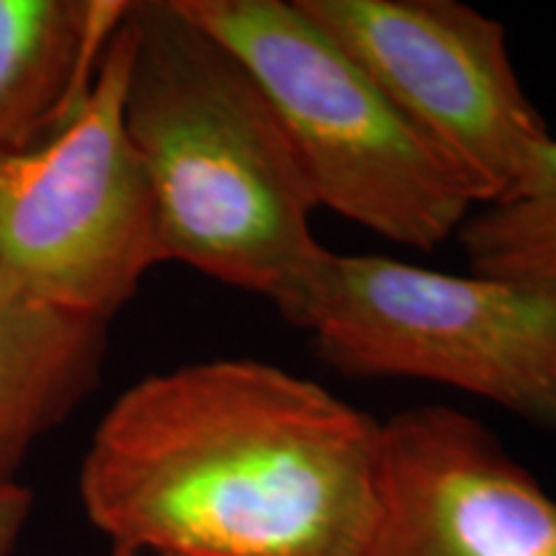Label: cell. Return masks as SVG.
<instances>
[{
    "mask_svg": "<svg viewBox=\"0 0 556 556\" xmlns=\"http://www.w3.org/2000/svg\"><path fill=\"white\" fill-rule=\"evenodd\" d=\"M381 420L258 358L197 361L124 389L78 492L109 548L144 556H356Z\"/></svg>",
    "mask_w": 556,
    "mask_h": 556,
    "instance_id": "6da1fadb",
    "label": "cell"
},
{
    "mask_svg": "<svg viewBox=\"0 0 556 556\" xmlns=\"http://www.w3.org/2000/svg\"><path fill=\"white\" fill-rule=\"evenodd\" d=\"M124 124L148 176L165 263L287 319L328 253L315 189L268 96L176 0L129 3Z\"/></svg>",
    "mask_w": 556,
    "mask_h": 556,
    "instance_id": "7a4b0ae2",
    "label": "cell"
},
{
    "mask_svg": "<svg viewBox=\"0 0 556 556\" xmlns=\"http://www.w3.org/2000/svg\"><path fill=\"white\" fill-rule=\"evenodd\" d=\"M242 62L287 127L319 208L433 253L477 208L462 176L296 0H176Z\"/></svg>",
    "mask_w": 556,
    "mask_h": 556,
    "instance_id": "3957f363",
    "label": "cell"
},
{
    "mask_svg": "<svg viewBox=\"0 0 556 556\" xmlns=\"http://www.w3.org/2000/svg\"><path fill=\"white\" fill-rule=\"evenodd\" d=\"M291 328L351 379L422 381L556 430V296L482 274L371 253H328Z\"/></svg>",
    "mask_w": 556,
    "mask_h": 556,
    "instance_id": "277c9868",
    "label": "cell"
},
{
    "mask_svg": "<svg viewBox=\"0 0 556 556\" xmlns=\"http://www.w3.org/2000/svg\"><path fill=\"white\" fill-rule=\"evenodd\" d=\"M127 67L124 13L60 127L0 157V294L111 323L165 263L148 176L124 124Z\"/></svg>",
    "mask_w": 556,
    "mask_h": 556,
    "instance_id": "5b68a950",
    "label": "cell"
},
{
    "mask_svg": "<svg viewBox=\"0 0 556 556\" xmlns=\"http://www.w3.org/2000/svg\"><path fill=\"white\" fill-rule=\"evenodd\" d=\"M454 165L477 206L520 184L554 135L528 99L507 31L458 0H296Z\"/></svg>",
    "mask_w": 556,
    "mask_h": 556,
    "instance_id": "8992f818",
    "label": "cell"
},
{
    "mask_svg": "<svg viewBox=\"0 0 556 556\" xmlns=\"http://www.w3.org/2000/svg\"><path fill=\"white\" fill-rule=\"evenodd\" d=\"M356 556H556V500L477 417L409 407L381 420Z\"/></svg>",
    "mask_w": 556,
    "mask_h": 556,
    "instance_id": "52a82bcc",
    "label": "cell"
},
{
    "mask_svg": "<svg viewBox=\"0 0 556 556\" xmlns=\"http://www.w3.org/2000/svg\"><path fill=\"white\" fill-rule=\"evenodd\" d=\"M122 0H0V157L58 129L96 78Z\"/></svg>",
    "mask_w": 556,
    "mask_h": 556,
    "instance_id": "ba28073f",
    "label": "cell"
},
{
    "mask_svg": "<svg viewBox=\"0 0 556 556\" xmlns=\"http://www.w3.org/2000/svg\"><path fill=\"white\" fill-rule=\"evenodd\" d=\"M109 323L0 294V484L99 387Z\"/></svg>",
    "mask_w": 556,
    "mask_h": 556,
    "instance_id": "9c48e42d",
    "label": "cell"
},
{
    "mask_svg": "<svg viewBox=\"0 0 556 556\" xmlns=\"http://www.w3.org/2000/svg\"><path fill=\"white\" fill-rule=\"evenodd\" d=\"M456 240L471 274L556 296V137L516 189L469 214Z\"/></svg>",
    "mask_w": 556,
    "mask_h": 556,
    "instance_id": "30bf717a",
    "label": "cell"
},
{
    "mask_svg": "<svg viewBox=\"0 0 556 556\" xmlns=\"http://www.w3.org/2000/svg\"><path fill=\"white\" fill-rule=\"evenodd\" d=\"M31 516V492L21 482L0 484V556L16 552Z\"/></svg>",
    "mask_w": 556,
    "mask_h": 556,
    "instance_id": "8fae6325",
    "label": "cell"
},
{
    "mask_svg": "<svg viewBox=\"0 0 556 556\" xmlns=\"http://www.w3.org/2000/svg\"><path fill=\"white\" fill-rule=\"evenodd\" d=\"M106 556H144V554H137V552H129V548H109Z\"/></svg>",
    "mask_w": 556,
    "mask_h": 556,
    "instance_id": "7c38bea8",
    "label": "cell"
}]
</instances>
